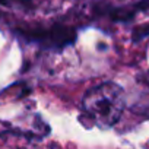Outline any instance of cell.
I'll use <instances>...</instances> for the list:
<instances>
[{
	"instance_id": "cell-1",
	"label": "cell",
	"mask_w": 149,
	"mask_h": 149,
	"mask_svg": "<svg viewBox=\"0 0 149 149\" xmlns=\"http://www.w3.org/2000/svg\"><path fill=\"white\" fill-rule=\"evenodd\" d=\"M81 105L84 114L88 116L95 126L110 129L118 123L124 111V91L116 82H104L88 89Z\"/></svg>"
},
{
	"instance_id": "cell-2",
	"label": "cell",
	"mask_w": 149,
	"mask_h": 149,
	"mask_svg": "<svg viewBox=\"0 0 149 149\" xmlns=\"http://www.w3.org/2000/svg\"><path fill=\"white\" fill-rule=\"evenodd\" d=\"M13 32L21 37L22 40L28 42L38 44L42 48L47 50H57L67 47L76 41V29L63 25V24H54L51 26H18L13 29Z\"/></svg>"
},
{
	"instance_id": "cell-3",
	"label": "cell",
	"mask_w": 149,
	"mask_h": 149,
	"mask_svg": "<svg viewBox=\"0 0 149 149\" xmlns=\"http://www.w3.org/2000/svg\"><path fill=\"white\" fill-rule=\"evenodd\" d=\"M41 137L32 132L21 130H5L0 132V149H26L28 145L35 139Z\"/></svg>"
},
{
	"instance_id": "cell-4",
	"label": "cell",
	"mask_w": 149,
	"mask_h": 149,
	"mask_svg": "<svg viewBox=\"0 0 149 149\" xmlns=\"http://www.w3.org/2000/svg\"><path fill=\"white\" fill-rule=\"evenodd\" d=\"M140 12H149V0H140L129 8H114L108 12V15L114 22H129Z\"/></svg>"
},
{
	"instance_id": "cell-5",
	"label": "cell",
	"mask_w": 149,
	"mask_h": 149,
	"mask_svg": "<svg viewBox=\"0 0 149 149\" xmlns=\"http://www.w3.org/2000/svg\"><path fill=\"white\" fill-rule=\"evenodd\" d=\"M0 6L21 8L25 10H31V9H34V2L32 0H0Z\"/></svg>"
},
{
	"instance_id": "cell-6",
	"label": "cell",
	"mask_w": 149,
	"mask_h": 149,
	"mask_svg": "<svg viewBox=\"0 0 149 149\" xmlns=\"http://www.w3.org/2000/svg\"><path fill=\"white\" fill-rule=\"evenodd\" d=\"M146 38H149V22L136 26L133 29V34H132V41L133 42H139V41L146 40Z\"/></svg>"
}]
</instances>
